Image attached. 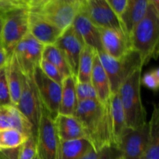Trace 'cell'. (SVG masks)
Wrapping results in <instances>:
<instances>
[{
  "instance_id": "obj_18",
  "label": "cell",
  "mask_w": 159,
  "mask_h": 159,
  "mask_svg": "<svg viewBox=\"0 0 159 159\" xmlns=\"http://www.w3.org/2000/svg\"><path fill=\"white\" fill-rule=\"evenodd\" d=\"M109 111L113 141L112 148L115 149L119 144L124 134L127 130L125 116L118 93L112 94L109 102Z\"/></svg>"
},
{
  "instance_id": "obj_25",
  "label": "cell",
  "mask_w": 159,
  "mask_h": 159,
  "mask_svg": "<svg viewBox=\"0 0 159 159\" xmlns=\"http://www.w3.org/2000/svg\"><path fill=\"white\" fill-rule=\"evenodd\" d=\"M96 51L84 44L79 61L76 81L79 82H90L93 71V61Z\"/></svg>"
},
{
  "instance_id": "obj_17",
  "label": "cell",
  "mask_w": 159,
  "mask_h": 159,
  "mask_svg": "<svg viewBox=\"0 0 159 159\" xmlns=\"http://www.w3.org/2000/svg\"><path fill=\"white\" fill-rule=\"evenodd\" d=\"M1 129H14L28 138L34 137V127L31 123L14 105L0 107V130Z\"/></svg>"
},
{
  "instance_id": "obj_8",
  "label": "cell",
  "mask_w": 159,
  "mask_h": 159,
  "mask_svg": "<svg viewBox=\"0 0 159 159\" xmlns=\"http://www.w3.org/2000/svg\"><path fill=\"white\" fill-rule=\"evenodd\" d=\"M16 107L31 123L34 127V137L36 138L43 110V105L33 79V76L24 75L23 90Z\"/></svg>"
},
{
  "instance_id": "obj_37",
  "label": "cell",
  "mask_w": 159,
  "mask_h": 159,
  "mask_svg": "<svg viewBox=\"0 0 159 159\" xmlns=\"http://www.w3.org/2000/svg\"><path fill=\"white\" fill-rule=\"evenodd\" d=\"M113 148L105 147L99 152L97 159H113Z\"/></svg>"
},
{
  "instance_id": "obj_12",
  "label": "cell",
  "mask_w": 159,
  "mask_h": 159,
  "mask_svg": "<svg viewBox=\"0 0 159 159\" xmlns=\"http://www.w3.org/2000/svg\"><path fill=\"white\" fill-rule=\"evenodd\" d=\"M43 45L28 33L14 49L22 71L25 75L33 76L36 67L39 66L42 58Z\"/></svg>"
},
{
  "instance_id": "obj_4",
  "label": "cell",
  "mask_w": 159,
  "mask_h": 159,
  "mask_svg": "<svg viewBox=\"0 0 159 159\" xmlns=\"http://www.w3.org/2000/svg\"><path fill=\"white\" fill-rule=\"evenodd\" d=\"M81 6L82 0H28L30 12L37 14L61 30L72 24Z\"/></svg>"
},
{
  "instance_id": "obj_13",
  "label": "cell",
  "mask_w": 159,
  "mask_h": 159,
  "mask_svg": "<svg viewBox=\"0 0 159 159\" xmlns=\"http://www.w3.org/2000/svg\"><path fill=\"white\" fill-rule=\"evenodd\" d=\"M54 45L63 54L71 75L76 79L79 57L84 43L71 25L62 31Z\"/></svg>"
},
{
  "instance_id": "obj_31",
  "label": "cell",
  "mask_w": 159,
  "mask_h": 159,
  "mask_svg": "<svg viewBox=\"0 0 159 159\" xmlns=\"http://www.w3.org/2000/svg\"><path fill=\"white\" fill-rule=\"evenodd\" d=\"M39 67H40V68L41 69V71H43V73L45 75L48 76L51 80L54 81V82H57V83L61 85L65 77L62 75L60 71L54 65H53L50 62L45 61L44 59L41 58L40 64H39Z\"/></svg>"
},
{
  "instance_id": "obj_27",
  "label": "cell",
  "mask_w": 159,
  "mask_h": 159,
  "mask_svg": "<svg viewBox=\"0 0 159 159\" xmlns=\"http://www.w3.org/2000/svg\"><path fill=\"white\" fill-rule=\"evenodd\" d=\"M42 59H44L45 61L54 65L65 78L71 75L69 67H68L63 54L54 44L43 46Z\"/></svg>"
},
{
  "instance_id": "obj_36",
  "label": "cell",
  "mask_w": 159,
  "mask_h": 159,
  "mask_svg": "<svg viewBox=\"0 0 159 159\" xmlns=\"http://www.w3.org/2000/svg\"><path fill=\"white\" fill-rule=\"evenodd\" d=\"M20 148L0 151V159H18Z\"/></svg>"
},
{
  "instance_id": "obj_6",
  "label": "cell",
  "mask_w": 159,
  "mask_h": 159,
  "mask_svg": "<svg viewBox=\"0 0 159 159\" xmlns=\"http://www.w3.org/2000/svg\"><path fill=\"white\" fill-rule=\"evenodd\" d=\"M28 8H20L3 15L0 43L9 56L13 53L19 42L28 34Z\"/></svg>"
},
{
  "instance_id": "obj_38",
  "label": "cell",
  "mask_w": 159,
  "mask_h": 159,
  "mask_svg": "<svg viewBox=\"0 0 159 159\" xmlns=\"http://www.w3.org/2000/svg\"><path fill=\"white\" fill-rule=\"evenodd\" d=\"M10 56L8 54L2 45L0 43V68H4L7 64L8 61Z\"/></svg>"
},
{
  "instance_id": "obj_22",
  "label": "cell",
  "mask_w": 159,
  "mask_h": 159,
  "mask_svg": "<svg viewBox=\"0 0 159 159\" xmlns=\"http://www.w3.org/2000/svg\"><path fill=\"white\" fill-rule=\"evenodd\" d=\"M5 70L11 101L12 105L16 106L18 102L23 90L24 74L22 71L14 53H12L9 57L7 64L5 66Z\"/></svg>"
},
{
  "instance_id": "obj_24",
  "label": "cell",
  "mask_w": 159,
  "mask_h": 159,
  "mask_svg": "<svg viewBox=\"0 0 159 159\" xmlns=\"http://www.w3.org/2000/svg\"><path fill=\"white\" fill-rule=\"evenodd\" d=\"M148 145L143 159H159V109L154 103L152 117L148 121Z\"/></svg>"
},
{
  "instance_id": "obj_34",
  "label": "cell",
  "mask_w": 159,
  "mask_h": 159,
  "mask_svg": "<svg viewBox=\"0 0 159 159\" xmlns=\"http://www.w3.org/2000/svg\"><path fill=\"white\" fill-rule=\"evenodd\" d=\"M27 6L28 0H0V14L5 15L12 10Z\"/></svg>"
},
{
  "instance_id": "obj_40",
  "label": "cell",
  "mask_w": 159,
  "mask_h": 159,
  "mask_svg": "<svg viewBox=\"0 0 159 159\" xmlns=\"http://www.w3.org/2000/svg\"><path fill=\"white\" fill-rule=\"evenodd\" d=\"M3 25V15L0 14V39H1V34H2V29Z\"/></svg>"
},
{
  "instance_id": "obj_5",
  "label": "cell",
  "mask_w": 159,
  "mask_h": 159,
  "mask_svg": "<svg viewBox=\"0 0 159 159\" xmlns=\"http://www.w3.org/2000/svg\"><path fill=\"white\" fill-rule=\"evenodd\" d=\"M99 61L105 70L112 94L116 93L120 87L135 71L142 69V61L140 54L131 49L124 57L115 59L106 54L103 51L97 52Z\"/></svg>"
},
{
  "instance_id": "obj_32",
  "label": "cell",
  "mask_w": 159,
  "mask_h": 159,
  "mask_svg": "<svg viewBox=\"0 0 159 159\" xmlns=\"http://www.w3.org/2000/svg\"><path fill=\"white\" fill-rule=\"evenodd\" d=\"M37 155L36 138L30 136L20 146L18 159H34Z\"/></svg>"
},
{
  "instance_id": "obj_11",
  "label": "cell",
  "mask_w": 159,
  "mask_h": 159,
  "mask_svg": "<svg viewBox=\"0 0 159 159\" xmlns=\"http://www.w3.org/2000/svg\"><path fill=\"white\" fill-rule=\"evenodd\" d=\"M148 132V122L134 130L127 129L115 149L124 159H143L147 148Z\"/></svg>"
},
{
  "instance_id": "obj_9",
  "label": "cell",
  "mask_w": 159,
  "mask_h": 159,
  "mask_svg": "<svg viewBox=\"0 0 159 159\" xmlns=\"http://www.w3.org/2000/svg\"><path fill=\"white\" fill-rule=\"evenodd\" d=\"M34 81L42 105L53 120L58 115L60 107L61 85L45 75L40 68L36 67L33 73Z\"/></svg>"
},
{
  "instance_id": "obj_3",
  "label": "cell",
  "mask_w": 159,
  "mask_h": 159,
  "mask_svg": "<svg viewBox=\"0 0 159 159\" xmlns=\"http://www.w3.org/2000/svg\"><path fill=\"white\" fill-rule=\"evenodd\" d=\"M141 70L138 69L126 79L118 90L127 129L139 128L147 123V113L141 95Z\"/></svg>"
},
{
  "instance_id": "obj_1",
  "label": "cell",
  "mask_w": 159,
  "mask_h": 159,
  "mask_svg": "<svg viewBox=\"0 0 159 159\" xmlns=\"http://www.w3.org/2000/svg\"><path fill=\"white\" fill-rule=\"evenodd\" d=\"M74 116L81 123L86 139L96 152L105 147L112 148L109 103L104 105L99 100L78 102Z\"/></svg>"
},
{
  "instance_id": "obj_35",
  "label": "cell",
  "mask_w": 159,
  "mask_h": 159,
  "mask_svg": "<svg viewBox=\"0 0 159 159\" xmlns=\"http://www.w3.org/2000/svg\"><path fill=\"white\" fill-rule=\"evenodd\" d=\"M107 1L118 18H120L125 11L128 0H107Z\"/></svg>"
},
{
  "instance_id": "obj_16",
  "label": "cell",
  "mask_w": 159,
  "mask_h": 159,
  "mask_svg": "<svg viewBox=\"0 0 159 159\" xmlns=\"http://www.w3.org/2000/svg\"><path fill=\"white\" fill-rule=\"evenodd\" d=\"M62 31L52 23L29 11L28 33L43 46L54 44Z\"/></svg>"
},
{
  "instance_id": "obj_43",
  "label": "cell",
  "mask_w": 159,
  "mask_h": 159,
  "mask_svg": "<svg viewBox=\"0 0 159 159\" xmlns=\"http://www.w3.org/2000/svg\"><path fill=\"white\" fill-rule=\"evenodd\" d=\"M1 69H2V68H0V72H1Z\"/></svg>"
},
{
  "instance_id": "obj_7",
  "label": "cell",
  "mask_w": 159,
  "mask_h": 159,
  "mask_svg": "<svg viewBox=\"0 0 159 159\" xmlns=\"http://www.w3.org/2000/svg\"><path fill=\"white\" fill-rule=\"evenodd\" d=\"M37 155L40 159H60L61 141L54 120L43 107L36 136Z\"/></svg>"
},
{
  "instance_id": "obj_23",
  "label": "cell",
  "mask_w": 159,
  "mask_h": 159,
  "mask_svg": "<svg viewBox=\"0 0 159 159\" xmlns=\"http://www.w3.org/2000/svg\"><path fill=\"white\" fill-rule=\"evenodd\" d=\"M76 79L72 75L65 77L61 83V96L58 114L74 116L77 107L75 91Z\"/></svg>"
},
{
  "instance_id": "obj_21",
  "label": "cell",
  "mask_w": 159,
  "mask_h": 159,
  "mask_svg": "<svg viewBox=\"0 0 159 159\" xmlns=\"http://www.w3.org/2000/svg\"><path fill=\"white\" fill-rule=\"evenodd\" d=\"M90 82L96 91L98 100L104 105L108 104L112 96L110 81L99 61L97 52L95 54Z\"/></svg>"
},
{
  "instance_id": "obj_33",
  "label": "cell",
  "mask_w": 159,
  "mask_h": 159,
  "mask_svg": "<svg viewBox=\"0 0 159 159\" xmlns=\"http://www.w3.org/2000/svg\"><path fill=\"white\" fill-rule=\"evenodd\" d=\"M12 105L9 93V86L6 80L5 67L1 69L0 72V107Z\"/></svg>"
},
{
  "instance_id": "obj_39",
  "label": "cell",
  "mask_w": 159,
  "mask_h": 159,
  "mask_svg": "<svg viewBox=\"0 0 159 159\" xmlns=\"http://www.w3.org/2000/svg\"><path fill=\"white\" fill-rule=\"evenodd\" d=\"M99 152H96L93 147L89 149L79 159H97Z\"/></svg>"
},
{
  "instance_id": "obj_19",
  "label": "cell",
  "mask_w": 159,
  "mask_h": 159,
  "mask_svg": "<svg viewBox=\"0 0 159 159\" xmlns=\"http://www.w3.org/2000/svg\"><path fill=\"white\" fill-rule=\"evenodd\" d=\"M54 121L57 136L61 141L86 139L82 124L75 116L58 114Z\"/></svg>"
},
{
  "instance_id": "obj_15",
  "label": "cell",
  "mask_w": 159,
  "mask_h": 159,
  "mask_svg": "<svg viewBox=\"0 0 159 159\" xmlns=\"http://www.w3.org/2000/svg\"><path fill=\"white\" fill-rule=\"evenodd\" d=\"M71 26L84 44L89 46L96 52L103 51L101 43L99 29L90 21L81 9L75 17Z\"/></svg>"
},
{
  "instance_id": "obj_14",
  "label": "cell",
  "mask_w": 159,
  "mask_h": 159,
  "mask_svg": "<svg viewBox=\"0 0 159 159\" xmlns=\"http://www.w3.org/2000/svg\"><path fill=\"white\" fill-rule=\"evenodd\" d=\"M99 29L102 50L113 58H121L132 49L128 37L123 30L116 29Z\"/></svg>"
},
{
  "instance_id": "obj_20",
  "label": "cell",
  "mask_w": 159,
  "mask_h": 159,
  "mask_svg": "<svg viewBox=\"0 0 159 159\" xmlns=\"http://www.w3.org/2000/svg\"><path fill=\"white\" fill-rule=\"evenodd\" d=\"M149 2L150 0H128L125 11L120 18L128 38L135 26L145 16Z\"/></svg>"
},
{
  "instance_id": "obj_2",
  "label": "cell",
  "mask_w": 159,
  "mask_h": 159,
  "mask_svg": "<svg viewBox=\"0 0 159 159\" xmlns=\"http://www.w3.org/2000/svg\"><path fill=\"white\" fill-rule=\"evenodd\" d=\"M159 2L150 0L144 18L130 34V46L140 54L143 66L158 55Z\"/></svg>"
},
{
  "instance_id": "obj_29",
  "label": "cell",
  "mask_w": 159,
  "mask_h": 159,
  "mask_svg": "<svg viewBox=\"0 0 159 159\" xmlns=\"http://www.w3.org/2000/svg\"><path fill=\"white\" fill-rule=\"evenodd\" d=\"M76 97L78 102L88 100H98L96 91L91 82H75Z\"/></svg>"
},
{
  "instance_id": "obj_42",
  "label": "cell",
  "mask_w": 159,
  "mask_h": 159,
  "mask_svg": "<svg viewBox=\"0 0 159 159\" xmlns=\"http://www.w3.org/2000/svg\"><path fill=\"white\" fill-rule=\"evenodd\" d=\"M34 159H40V158H39V156L37 155H36V156L34 157Z\"/></svg>"
},
{
  "instance_id": "obj_30",
  "label": "cell",
  "mask_w": 159,
  "mask_h": 159,
  "mask_svg": "<svg viewBox=\"0 0 159 159\" xmlns=\"http://www.w3.org/2000/svg\"><path fill=\"white\" fill-rule=\"evenodd\" d=\"M141 84L153 92H157L159 88V70L153 68L141 75Z\"/></svg>"
},
{
  "instance_id": "obj_28",
  "label": "cell",
  "mask_w": 159,
  "mask_h": 159,
  "mask_svg": "<svg viewBox=\"0 0 159 159\" xmlns=\"http://www.w3.org/2000/svg\"><path fill=\"white\" fill-rule=\"evenodd\" d=\"M28 137L14 129L0 130V151L16 148L27 140Z\"/></svg>"
},
{
  "instance_id": "obj_26",
  "label": "cell",
  "mask_w": 159,
  "mask_h": 159,
  "mask_svg": "<svg viewBox=\"0 0 159 159\" xmlns=\"http://www.w3.org/2000/svg\"><path fill=\"white\" fill-rule=\"evenodd\" d=\"M91 148L86 139L61 141L60 159H79Z\"/></svg>"
},
{
  "instance_id": "obj_41",
  "label": "cell",
  "mask_w": 159,
  "mask_h": 159,
  "mask_svg": "<svg viewBox=\"0 0 159 159\" xmlns=\"http://www.w3.org/2000/svg\"><path fill=\"white\" fill-rule=\"evenodd\" d=\"M113 159H124V158H123V157H121L120 155H119V156H117L116 158H114Z\"/></svg>"
},
{
  "instance_id": "obj_10",
  "label": "cell",
  "mask_w": 159,
  "mask_h": 159,
  "mask_svg": "<svg viewBox=\"0 0 159 159\" xmlns=\"http://www.w3.org/2000/svg\"><path fill=\"white\" fill-rule=\"evenodd\" d=\"M81 10L98 28L121 30L124 32L120 20L107 0H82Z\"/></svg>"
}]
</instances>
